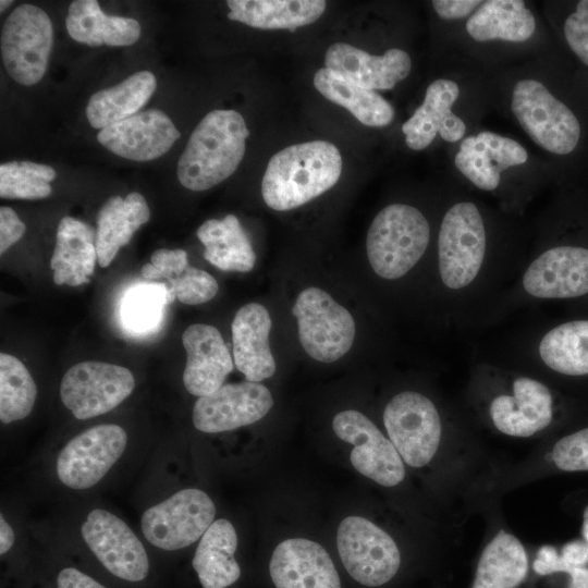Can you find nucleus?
<instances>
[{
	"instance_id": "obj_32",
	"label": "nucleus",
	"mask_w": 588,
	"mask_h": 588,
	"mask_svg": "<svg viewBox=\"0 0 588 588\" xmlns=\"http://www.w3.org/2000/svg\"><path fill=\"white\" fill-rule=\"evenodd\" d=\"M205 246L204 258L223 271L248 272L256 254L248 235L234 215L205 221L196 231Z\"/></svg>"
},
{
	"instance_id": "obj_5",
	"label": "nucleus",
	"mask_w": 588,
	"mask_h": 588,
	"mask_svg": "<svg viewBox=\"0 0 588 588\" xmlns=\"http://www.w3.org/2000/svg\"><path fill=\"white\" fill-rule=\"evenodd\" d=\"M511 108L522 128L544 150L567 155L576 148L580 137L578 119L541 82L518 81Z\"/></svg>"
},
{
	"instance_id": "obj_40",
	"label": "nucleus",
	"mask_w": 588,
	"mask_h": 588,
	"mask_svg": "<svg viewBox=\"0 0 588 588\" xmlns=\"http://www.w3.org/2000/svg\"><path fill=\"white\" fill-rule=\"evenodd\" d=\"M187 253L183 249L160 248L152 253L150 262L142 267L145 279L157 280L175 275L188 267Z\"/></svg>"
},
{
	"instance_id": "obj_35",
	"label": "nucleus",
	"mask_w": 588,
	"mask_h": 588,
	"mask_svg": "<svg viewBox=\"0 0 588 588\" xmlns=\"http://www.w3.org/2000/svg\"><path fill=\"white\" fill-rule=\"evenodd\" d=\"M37 387L15 356L0 354V420L10 424L27 417L35 405Z\"/></svg>"
},
{
	"instance_id": "obj_9",
	"label": "nucleus",
	"mask_w": 588,
	"mask_h": 588,
	"mask_svg": "<svg viewBox=\"0 0 588 588\" xmlns=\"http://www.w3.org/2000/svg\"><path fill=\"white\" fill-rule=\"evenodd\" d=\"M215 516V503L205 491L185 488L148 507L142 515L140 528L150 544L174 551L199 540Z\"/></svg>"
},
{
	"instance_id": "obj_29",
	"label": "nucleus",
	"mask_w": 588,
	"mask_h": 588,
	"mask_svg": "<svg viewBox=\"0 0 588 588\" xmlns=\"http://www.w3.org/2000/svg\"><path fill=\"white\" fill-rule=\"evenodd\" d=\"M228 17L260 29H290L316 22L324 12L323 0H229Z\"/></svg>"
},
{
	"instance_id": "obj_30",
	"label": "nucleus",
	"mask_w": 588,
	"mask_h": 588,
	"mask_svg": "<svg viewBox=\"0 0 588 588\" xmlns=\"http://www.w3.org/2000/svg\"><path fill=\"white\" fill-rule=\"evenodd\" d=\"M157 86L149 71L132 74L120 84L95 93L85 113L94 128H105L138 113L148 102Z\"/></svg>"
},
{
	"instance_id": "obj_49",
	"label": "nucleus",
	"mask_w": 588,
	"mask_h": 588,
	"mask_svg": "<svg viewBox=\"0 0 588 588\" xmlns=\"http://www.w3.org/2000/svg\"><path fill=\"white\" fill-rule=\"evenodd\" d=\"M11 0H1L0 1V12H3L9 5H11Z\"/></svg>"
},
{
	"instance_id": "obj_3",
	"label": "nucleus",
	"mask_w": 588,
	"mask_h": 588,
	"mask_svg": "<svg viewBox=\"0 0 588 588\" xmlns=\"http://www.w3.org/2000/svg\"><path fill=\"white\" fill-rule=\"evenodd\" d=\"M487 230L471 201L452 205L438 234V273L450 294L466 293L480 279L487 262Z\"/></svg>"
},
{
	"instance_id": "obj_41",
	"label": "nucleus",
	"mask_w": 588,
	"mask_h": 588,
	"mask_svg": "<svg viewBox=\"0 0 588 588\" xmlns=\"http://www.w3.org/2000/svg\"><path fill=\"white\" fill-rule=\"evenodd\" d=\"M564 36L572 51L588 66V0L579 1L565 20Z\"/></svg>"
},
{
	"instance_id": "obj_24",
	"label": "nucleus",
	"mask_w": 588,
	"mask_h": 588,
	"mask_svg": "<svg viewBox=\"0 0 588 588\" xmlns=\"http://www.w3.org/2000/svg\"><path fill=\"white\" fill-rule=\"evenodd\" d=\"M540 364L566 379H588V309L547 329L535 346Z\"/></svg>"
},
{
	"instance_id": "obj_22",
	"label": "nucleus",
	"mask_w": 588,
	"mask_h": 588,
	"mask_svg": "<svg viewBox=\"0 0 588 588\" xmlns=\"http://www.w3.org/2000/svg\"><path fill=\"white\" fill-rule=\"evenodd\" d=\"M527 159L518 142L485 131L463 139L454 163L476 187L491 192L498 188L503 170L524 164Z\"/></svg>"
},
{
	"instance_id": "obj_43",
	"label": "nucleus",
	"mask_w": 588,
	"mask_h": 588,
	"mask_svg": "<svg viewBox=\"0 0 588 588\" xmlns=\"http://www.w3.org/2000/svg\"><path fill=\"white\" fill-rule=\"evenodd\" d=\"M481 3L479 0H434L432 7L440 17L455 20L473 14Z\"/></svg>"
},
{
	"instance_id": "obj_48",
	"label": "nucleus",
	"mask_w": 588,
	"mask_h": 588,
	"mask_svg": "<svg viewBox=\"0 0 588 588\" xmlns=\"http://www.w3.org/2000/svg\"><path fill=\"white\" fill-rule=\"evenodd\" d=\"M583 536L585 541L588 542V505L585 507L583 513Z\"/></svg>"
},
{
	"instance_id": "obj_7",
	"label": "nucleus",
	"mask_w": 588,
	"mask_h": 588,
	"mask_svg": "<svg viewBox=\"0 0 588 588\" xmlns=\"http://www.w3.org/2000/svg\"><path fill=\"white\" fill-rule=\"evenodd\" d=\"M1 57L8 74L19 84L30 86L45 75L53 45V28L40 8L24 3L4 21Z\"/></svg>"
},
{
	"instance_id": "obj_37",
	"label": "nucleus",
	"mask_w": 588,
	"mask_h": 588,
	"mask_svg": "<svg viewBox=\"0 0 588 588\" xmlns=\"http://www.w3.org/2000/svg\"><path fill=\"white\" fill-rule=\"evenodd\" d=\"M53 168L33 161H10L0 166V196L12 199H41L51 192Z\"/></svg>"
},
{
	"instance_id": "obj_6",
	"label": "nucleus",
	"mask_w": 588,
	"mask_h": 588,
	"mask_svg": "<svg viewBox=\"0 0 588 588\" xmlns=\"http://www.w3.org/2000/svg\"><path fill=\"white\" fill-rule=\"evenodd\" d=\"M292 313L297 319L302 347L315 360L333 363L351 350L356 331L354 318L326 291L315 286L303 290Z\"/></svg>"
},
{
	"instance_id": "obj_38",
	"label": "nucleus",
	"mask_w": 588,
	"mask_h": 588,
	"mask_svg": "<svg viewBox=\"0 0 588 588\" xmlns=\"http://www.w3.org/2000/svg\"><path fill=\"white\" fill-rule=\"evenodd\" d=\"M164 284L169 304L175 298L186 305L204 304L212 299L219 290L218 282L210 273L192 266L169 278Z\"/></svg>"
},
{
	"instance_id": "obj_2",
	"label": "nucleus",
	"mask_w": 588,
	"mask_h": 588,
	"mask_svg": "<svg viewBox=\"0 0 588 588\" xmlns=\"http://www.w3.org/2000/svg\"><path fill=\"white\" fill-rule=\"evenodd\" d=\"M249 131L235 110L207 113L192 132L177 162L180 183L206 191L232 175L240 166Z\"/></svg>"
},
{
	"instance_id": "obj_28",
	"label": "nucleus",
	"mask_w": 588,
	"mask_h": 588,
	"mask_svg": "<svg viewBox=\"0 0 588 588\" xmlns=\"http://www.w3.org/2000/svg\"><path fill=\"white\" fill-rule=\"evenodd\" d=\"M237 534L225 518L215 520L199 539L193 558V567L203 588H226L241 576L234 559Z\"/></svg>"
},
{
	"instance_id": "obj_8",
	"label": "nucleus",
	"mask_w": 588,
	"mask_h": 588,
	"mask_svg": "<svg viewBox=\"0 0 588 588\" xmlns=\"http://www.w3.org/2000/svg\"><path fill=\"white\" fill-rule=\"evenodd\" d=\"M383 425L404 463L419 468L439 450L442 420L436 404L416 391L394 395L383 411Z\"/></svg>"
},
{
	"instance_id": "obj_39",
	"label": "nucleus",
	"mask_w": 588,
	"mask_h": 588,
	"mask_svg": "<svg viewBox=\"0 0 588 588\" xmlns=\"http://www.w3.org/2000/svg\"><path fill=\"white\" fill-rule=\"evenodd\" d=\"M554 465L564 471L588 470V426L559 439L552 448Z\"/></svg>"
},
{
	"instance_id": "obj_1",
	"label": "nucleus",
	"mask_w": 588,
	"mask_h": 588,
	"mask_svg": "<svg viewBox=\"0 0 588 588\" xmlns=\"http://www.w3.org/2000/svg\"><path fill=\"white\" fill-rule=\"evenodd\" d=\"M342 164L332 143L291 145L269 160L261 182L262 198L277 211L297 208L330 189L339 181Z\"/></svg>"
},
{
	"instance_id": "obj_15",
	"label": "nucleus",
	"mask_w": 588,
	"mask_h": 588,
	"mask_svg": "<svg viewBox=\"0 0 588 588\" xmlns=\"http://www.w3.org/2000/svg\"><path fill=\"white\" fill-rule=\"evenodd\" d=\"M338 438L354 445L353 467L383 487H394L405 478L404 462L393 443L364 414L354 409L338 413L332 420Z\"/></svg>"
},
{
	"instance_id": "obj_13",
	"label": "nucleus",
	"mask_w": 588,
	"mask_h": 588,
	"mask_svg": "<svg viewBox=\"0 0 588 588\" xmlns=\"http://www.w3.org/2000/svg\"><path fill=\"white\" fill-rule=\"evenodd\" d=\"M127 433L119 425L90 427L72 438L59 452L56 474L60 482L74 490L96 486L121 458Z\"/></svg>"
},
{
	"instance_id": "obj_33",
	"label": "nucleus",
	"mask_w": 588,
	"mask_h": 588,
	"mask_svg": "<svg viewBox=\"0 0 588 588\" xmlns=\"http://www.w3.org/2000/svg\"><path fill=\"white\" fill-rule=\"evenodd\" d=\"M314 85L324 98L347 109L367 126H387L394 119L392 105L377 91L363 88L327 68L316 72Z\"/></svg>"
},
{
	"instance_id": "obj_23",
	"label": "nucleus",
	"mask_w": 588,
	"mask_h": 588,
	"mask_svg": "<svg viewBox=\"0 0 588 588\" xmlns=\"http://www.w3.org/2000/svg\"><path fill=\"white\" fill-rule=\"evenodd\" d=\"M233 359L236 368L250 382L273 376L275 360L269 346L271 318L258 303L241 307L232 321Z\"/></svg>"
},
{
	"instance_id": "obj_21",
	"label": "nucleus",
	"mask_w": 588,
	"mask_h": 588,
	"mask_svg": "<svg viewBox=\"0 0 588 588\" xmlns=\"http://www.w3.org/2000/svg\"><path fill=\"white\" fill-rule=\"evenodd\" d=\"M458 96L460 87L454 81L440 78L429 84L422 103L402 125L408 148L422 150L432 143L437 134L449 143L463 138L466 125L452 111Z\"/></svg>"
},
{
	"instance_id": "obj_20",
	"label": "nucleus",
	"mask_w": 588,
	"mask_h": 588,
	"mask_svg": "<svg viewBox=\"0 0 588 588\" xmlns=\"http://www.w3.org/2000/svg\"><path fill=\"white\" fill-rule=\"evenodd\" d=\"M326 68L369 90L392 89L412 69L407 52L399 48L373 56L344 42L331 45L324 57Z\"/></svg>"
},
{
	"instance_id": "obj_18",
	"label": "nucleus",
	"mask_w": 588,
	"mask_h": 588,
	"mask_svg": "<svg viewBox=\"0 0 588 588\" xmlns=\"http://www.w3.org/2000/svg\"><path fill=\"white\" fill-rule=\"evenodd\" d=\"M269 572L277 588H341L328 552L305 538L280 542L272 552Z\"/></svg>"
},
{
	"instance_id": "obj_12",
	"label": "nucleus",
	"mask_w": 588,
	"mask_h": 588,
	"mask_svg": "<svg viewBox=\"0 0 588 588\" xmlns=\"http://www.w3.org/2000/svg\"><path fill=\"white\" fill-rule=\"evenodd\" d=\"M134 388L135 378L125 367L81 362L65 371L60 383V397L75 418L84 420L114 409Z\"/></svg>"
},
{
	"instance_id": "obj_47",
	"label": "nucleus",
	"mask_w": 588,
	"mask_h": 588,
	"mask_svg": "<svg viewBox=\"0 0 588 588\" xmlns=\"http://www.w3.org/2000/svg\"><path fill=\"white\" fill-rule=\"evenodd\" d=\"M15 536L13 528L4 518L3 514L0 515V554H5L14 544Z\"/></svg>"
},
{
	"instance_id": "obj_27",
	"label": "nucleus",
	"mask_w": 588,
	"mask_h": 588,
	"mask_svg": "<svg viewBox=\"0 0 588 588\" xmlns=\"http://www.w3.org/2000/svg\"><path fill=\"white\" fill-rule=\"evenodd\" d=\"M65 26L72 39L90 47L130 46L138 40L142 30L134 19L106 15L96 0L73 1Z\"/></svg>"
},
{
	"instance_id": "obj_44",
	"label": "nucleus",
	"mask_w": 588,
	"mask_h": 588,
	"mask_svg": "<svg viewBox=\"0 0 588 588\" xmlns=\"http://www.w3.org/2000/svg\"><path fill=\"white\" fill-rule=\"evenodd\" d=\"M58 588H107L75 567L61 569L57 577Z\"/></svg>"
},
{
	"instance_id": "obj_10",
	"label": "nucleus",
	"mask_w": 588,
	"mask_h": 588,
	"mask_svg": "<svg viewBox=\"0 0 588 588\" xmlns=\"http://www.w3.org/2000/svg\"><path fill=\"white\" fill-rule=\"evenodd\" d=\"M336 546L347 573L364 586H382L400 568L401 554L394 539L365 517H345L338 528Z\"/></svg>"
},
{
	"instance_id": "obj_31",
	"label": "nucleus",
	"mask_w": 588,
	"mask_h": 588,
	"mask_svg": "<svg viewBox=\"0 0 588 588\" xmlns=\"http://www.w3.org/2000/svg\"><path fill=\"white\" fill-rule=\"evenodd\" d=\"M466 30L476 41L522 42L536 30V20L522 0H488L469 16Z\"/></svg>"
},
{
	"instance_id": "obj_46",
	"label": "nucleus",
	"mask_w": 588,
	"mask_h": 588,
	"mask_svg": "<svg viewBox=\"0 0 588 588\" xmlns=\"http://www.w3.org/2000/svg\"><path fill=\"white\" fill-rule=\"evenodd\" d=\"M561 573L569 575L567 588H588V566H573L563 564Z\"/></svg>"
},
{
	"instance_id": "obj_45",
	"label": "nucleus",
	"mask_w": 588,
	"mask_h": 588,
	"mask_svg": "<svg viewBox=\"0 0 588 588\" xmlns=\"http://www.w3.org/2000/svg\"><path fill=\"white\" fill-rule=\"evenodd\" d=\"M560 556L568 565L588 566V542L572 540L562 547Z\"/></svg>"
},
{
	"instance_id": "obj_4",
	"label": "nucleus",
	"mask_w": 588,
	"mask_h": 588,
	"mask_svg": "<svg viewBox=\"0 0 588 588\" xmlns=\"http://www.w3.org/2000/svg\"><path fill=\"white\" fill-rule=\"evenodd\" d=\"M430 242L424 213L406 204H391L373 218L366 237V253L373 272L385 280L406 275L421 259Z\"/></svg>"
},
{
	"instance_id": "obj_25",
	"label": "nucleus",
	"mask_w": 588,
	"mask_h": 588,
	"mask_svg": "<svg viewBox=\"0 0 588 588\" xmlns=\"http://www.w3.org/2000/svg\"><path fill=\"white\" fill-rule=\"evenodd\" d=\"M96 260V231L83 221L63 217L57 229L56 247L50 259L54 283L70 286L88 283Z\"/></svg>"
},
{
	"instance_id": "obj_14",
	"label": "nucleus",
	"mask_w": 588,
	"mask_h": 588,
	"mask_svg": "<svg viewBox=\"0 0 588 588\" xmlns=\"http://www.w3.org/2000/svg\"><path fill=\"white\" fill-rule=\"evenodd\" d=\"M84 542L112 575L131 583L144 580L149 560L128 525L105 509L91 510L81 527Z\"/></svg>"
},
{
	"instance_id": "obj_34",
	"label": "nucleus",
	"mask_w": 588,
	"mask_h": 588,
	"mask_svg": "<svg viewBox=\"0 0 588 588\" xmlns=\"http://www.w3.org/2000/svg\"><path fill=\"white\" fill-rule=\"evenodd\" d=\"M528 572V558L514 535L500 530L485 547L471 588H516Z\"/></svg>"
},
{
	"instance_id": "obj_36",
	"label": "nucleus",
	"mask_w": 588,
	"mask_h": 588,
	"mask_svg": "<svg viewBox=\"0 0 588 588\" xmlns=\"http://www.w3.org/2000/svg\"><path fill=\"white\" fill-rule=\"evenodd\" d=\"M167 304L169 296L164 283H140L132 287L122 301V322L134 333L150 332L159 324Z\"/></svg>"
},
{
	"instance_id": "obj_16",
	"label": "nucleus",
	"mask_w": 588,
	"mask_h": 588,
	"mask_svg": "<svg viewBox=\"0 0 588 588\" xmlns=\"http://www.w3.org/2000/svg\"><path fill=\"white\" fill-rule=\"evenodd\" d=\"M272 406V395L264 384L247 380L228 383L197 399L193 424L206 433L230 431L260 420Z\"/></svg>"
},
{
	"instance_id": "obj_42",
	"label": "nucleus",
	"mask_w": 588,
	"mask_h": 588,
	"mask_svg": "<svg viewBox=\"0 0 588 588\" xmlns=\"http://www.w3.org/2000/svg\"><path fill=\"white\" fill-rule=\"evenodd\" d=\"M26 226L16 212L7 206L0 208V254H4L25 233Z\"/></svg>"
},
{
	"instance_id": "obj_19",
	"label": "nucleus",
	"mask_w": 588,
	"mask_h": 588,
	"mask_svg": "<svg viewBox=\"0 0 588 588\" xmlns=\"http://www.w3.org/2000/svg\"><path fill=\"white\" fill-rule=\"evenodd\" d=\"M186 352L183 383L197 397L208 395L220 387L233 370L231 354L220 331L212 326L194 323L182 334Z\"/></svg>"
},
{
	"instance_id": "obj_17",
	"label": "nucleus",
	"mask_w": 588,
	"mask_h": 588,
	"mask_svg": "<svg viewBox=\"0 0 588 588\" xmlns=\"http://www.w3.org/2000/svg\"><path fill=\"white\" fill-rule=\"evenodd\" d=\"M180 136L164 112L150 109L100 130L97 139L117 156L149 161L168 152Z\"/></svg>"
},
{
	"instance_id": "obj_26",
	"label": "nucleus",
	"mask_w": 588,
	"mask_h": 588,
	"mask_svg": "<svg viewBox=\"0 0 588 588\" xmlns=\"http://www.w3.org/2000/svg\"><path fill=\"white\" fill-rule=\"evenodd\" d=\"M150 218L144 196L132 192L125 198L112 196L97 217L96 249L98 262L108 267L120 248L126 245L135 231Z\"/></svg>"
},
{
	"instance_id": "obj_11",
	"label": "nucleus",
	"mask_w": 588,
	"mask_h": 588,
	"mask_svg": "<svg viewBox=\"0 0 588 588\" xmlns=\"http://www.w3.org/2000/svg\"><path fill=\"white\" fill-rule=\"evenodd\" d=\"M555 412V397L550 387L526 375L510 377L487 406L492 426L515 438L542 432L553 422Z\"/></svg>"
}]
</instances>
